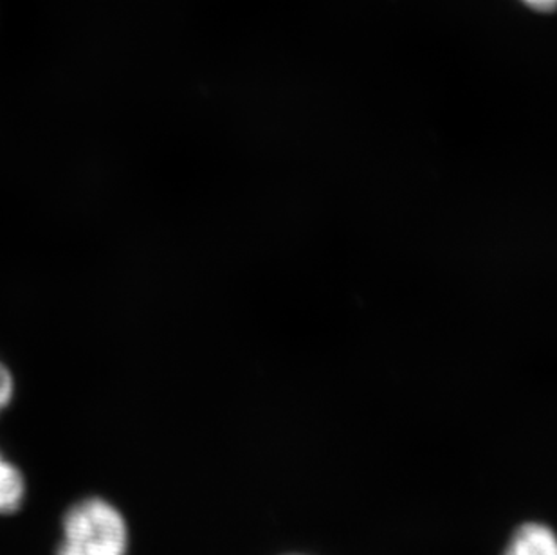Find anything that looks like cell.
Instances as JSON below:
<instances>
[{
    "mask_svg": "<svg viewBox=\"0 0 557 555\" xmlns=\"http://www.w3.org/2000/svg\"><path fill=\"white\" fill-rule=\"evenodd\" d=\"M26 494L24 477L13 464L0 455V514L15 513Z\"/></svg>",
    "mask_w": 557,
    "mask_h": 555,
    "instance_id": "3957f363",
    "label": "cell"
},
{
    "mask_svg": "<svg viewBox=\"0 0 557 555\" xmlns=\"http://www.w3.org/2000/svg\"><path fill=\"white\" fill-rule=\"evenodd\" d=\"M126 548L125 519L111 503L89 498L69 508L59 555H126Z\"/></svg>",
    "mask_w": 557,
    "mask_h": 555,
    "instance_id": "6da1fadb",
    "label": "cell"
},
{
    "mask_svg": "<svg viewBox=\"0 0 557 555\" xmlns=\"http://www.w3.org/2000/svg\"><path fill=\"white\" fill-rule=\"evenodd\" d=\"M523 2L536 8V10H550L556 4V0H523Z\"/></svg>",
    "mask_w": 557,
    "mask_h": 555,
    "instance_id": "5b68a950",
    "label": "cell"
},
{
    "mask_svg": "<svg viewBox=\"0 0 557 555\" xmlns=\"http://www.w3.org/2000/svg\"><path fill=\"white\" fill-rule=\"evenodd\" d=\"M504 555H557L556 535L542 523H525L510 540Z\"/></svg>",
    "mask_w": 557,
    "mask_h": 555,
    "instance_id": "7a4b0ae2",
    "label": "cell"
},
{
    "mask_svg": "<svg viewBox=\"0 0 557 555\" xmlns=\"http://www.w3.org/2000/svg\"><path fill=\"white\" fill-rule=\"evenodd\" d=\"M13 390H15V386H13V378H11L10 370L0 361V411L11 403Z\"/></svg>",
    "mask_w": 557,
    "mask_h": 555,
    "instance_id": "277c9868",
    "label": "cell"
}]
</instances>
